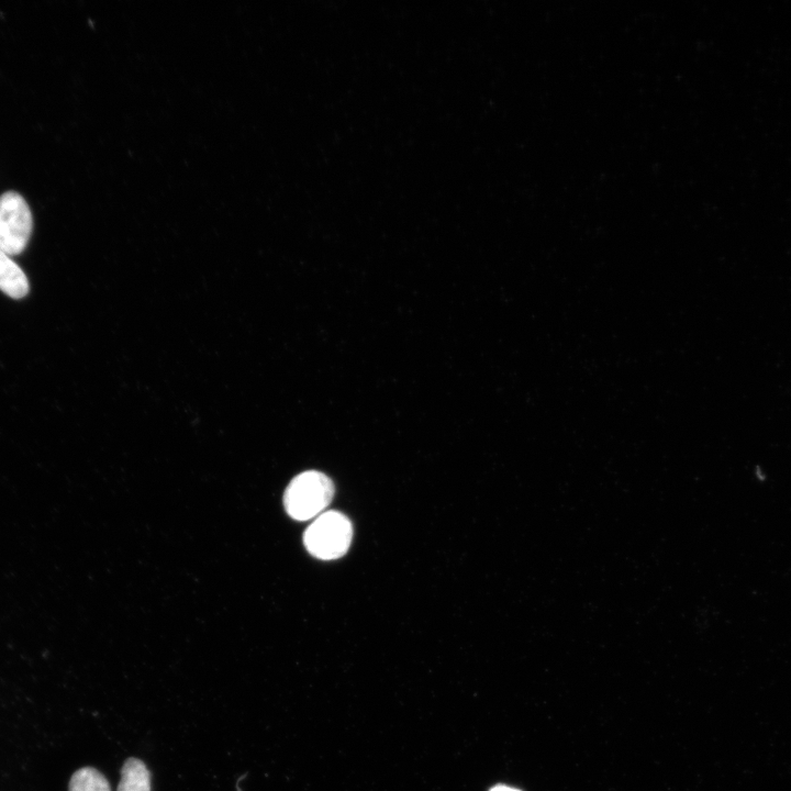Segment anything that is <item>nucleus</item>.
Here are the masks:
<instances>
[{"label": "nucleus", "instance_id": "obj_7", "mask_svg": "<svg viewBox=\"0 0 791 791\" xmlns=\"http://www.w3.org/2000/svg\"><path fill=\"white\" fill-rule=\"evenodd\" d=\"M490 791H521V790L511 788L508 786H495Z\"/></svg>", "mask_w": 791, "mask_h": 791}, {"label": "nucleus", "instance_id": "obj_2", "mask_svg": "<svg viewBox=\"0 0 791 791\" xmlns=\"http://www.w3.org/2000/svg\"><path fill=\"white\" fill-rule=\"evenodd\" d=\"M352 538L353 526L348 517L338 511H326L309 525L303 542L312 556L331 560L346 554Z\"/></svg>", "mask_w": 791, "mask_h": 791}, {"label": "nucleus", "instance_id": "obj_8", "mask_svg": "<svg viewBox=\"0 0 791 791\" xmlns=\"http://www.w3.org/2000/svg\"><path fill=\"white\" fill-rule=\"evenodd\" d=\"M238 791H241V789H239V788H238Z\"/></svg>", "mask_w": 791, "mask_h": 791}, {"label": "nucleus", "instance_id": "obj_4", "mask_svg": "<svg viewBox=\"0 0 791 791\" xmlns=\"http://www.w3.org/2000/svg\"><path fill=\"white\" fill-rule=\"evenodd\" d=\"M29 280L22 268L0 248V290L13 299L29 293Z\"/></svg>", "mask_w": 791, "mask_h": 791}, {"label": "nucleus", "instance_id": "obj_3", "mask_svg": "<svg viewBox=\"0 0 791 791\" xmlns=\"http://www.w3.org/2000/svg\"><path fill=\"white\" fill-rule=\"evenodd\" d=\"M33 219L29 204L15 191L0 196V248L10 256L21 254L31 237Z\"/></svg>", "mask_w": 791, "mask_h": 791}, {"label": "nucleus", "instance_id": "obj_5", "mask_svg": "<svg viewBox=\"0 0 791 791\" xmlns=\"http://www.w3.org/2000/svg\"><path fill=\"white\" fill-rule=\"evenodd\" d=\"M118 791H151V773L137 758H127L121 769Z\"/></svg>", "mask_w": 791, "mask_h": 791}, {"label": "nucleus", "instance_id": "obj_6", "mask_svg": "<svg viewBox=\"0 0 791 791\" xmlns=\"http://www.w3.org/2000/svg\"><path fill=\"white\" fill-rule=\"evenodd\" d=\"M69 791H111V788L100 771L92 767H83L71 776Z\"/></svg>", "mask_w": 791, "mask_h": 791}, {"label": "nucleus", "instance_id": "obj_1", "mask_svg": "<svg viewBox=\"0 0 791 791\" xmlns=\"http://www.w3.org/2000/svg\"><path fill=\"white\" fill-rule=\"evenodd\" d=\"M334 483L323 472L308 470L296 476L283 494L287 513L294 520L319 516L334 497Z\"/></svg>", "mask_w": 791, "mask_h": 791}]
</instances>
